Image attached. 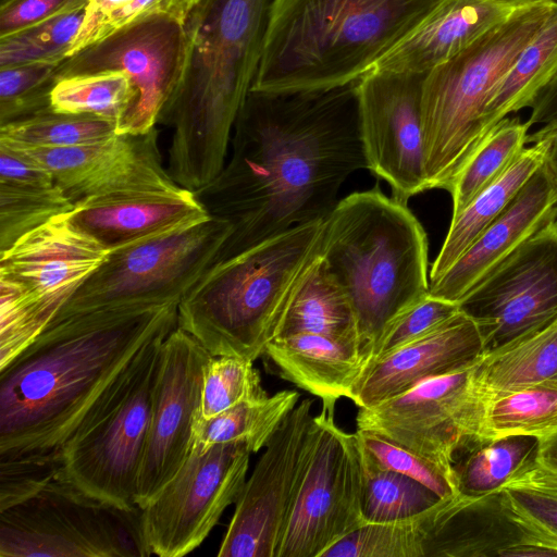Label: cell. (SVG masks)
I'll return each instance as SVG.
<instances>
[{"label":"cell","mask_w":557,"mask_h":557,"mask_svg":"<svg viewBox=\"0 0 557 557\" xmlns=\"http://www.w3.org/2000/svg\"><path fill=\"white\" fill-rule=\"evenodd\" d=\"M313 401L304 399L275 431L246 480L219 557H275L315 437Z\"/></svg>","instance_id":"5bb4252c"},{"label":"cell","mask_w":557,"mask_h":557,"mask_svg":"<svg viewBox=\"0 0 557 557\" xmlns=\"http://www.w3.org/2000/svg\"><path fill=\"white\" fill-rule=\"evenodd\" d=\"M102 519L114 557H148L143 528V509L139 506L122 508L102 503Z\"/></svg>","instance_id":"7dc6e473"},{"label":"cell","mask_w":557,"mask_h":557,"mask_svg":"<svg viewBox=\"0 0 557 557\" xmlns=\"http://www.w3.org/2000/svg\"><path fill=\"white\" fill-rule=\"evenodd\" d=\"M231 225L208 215L110 250L52 321L95 310L180 304L216 262Z\"/></svg>","instance_id":"9c48e42d"},{"label":"cell","mask_w":557,"mask_h":557,"mask_svg":"<svg viewBox=\"0 0 557 557\" xmlns=\"http://www.w3.org/2000/svg\"><path fill=\"white\" fill-rule=\"evenodd\" d=\"M474 362L426 379L373 406L359 408L357 429L377 433L412 449L458 484L456 455L476 445L483 418L471 383Z\"/></svg>","instance_id":"7c38bea8"},{"label":"cell","mask_w":557,"mask_h":557,"mask_svg":"<svg viewBox=\"0 0 557 557\" xmlns=\"http://www.w3.org/2000/svg\"><path fill=\"white\" fill-rule=\"evenodd\" d=\"M535 443L532 435H516L468 448L465 459L455 463L460 494L476 496L496 490L527 459Z\"/></svg>","instance_id":"f35d334b"},{"label":"cell","mask_w":557,"mask_h":557,"mask_svg":"<svg viewBox=\"0 0 557 557\" xmlns=\"http://www.w3.org/2000/svg\"><path fill=\"white\" fill-rule=\"evenodd\" d=\"M75 203L57 185L0 182V252Z\"/></svg>","instance_id":"d590c367"},{"label":"cell","mask_w":557,"mask_h":557,"mask_svg":"<svg viewBox=\"0 0 557 557\" xmlns=\"http://www.w3.org/2000/svg\"><path fill=\"white\" fill-rule=\"evenodd\" d=\"M440 0H274L251 89H330L359 81Z\"/></svg>","instance_id":"277c9868"},{"label":"cell","mask_w":557,"mask_h":557,"mask_svg":"<svg viewBox=\"0 0 557 557\" xmlns=\"http://www.w3.org/2000/svg\"><path fill=\"white\" fill-rule=\"evenodd\" d=\"M555 223H556V225H557V218L555 219Z\"/></svg>","instance_id":"11a10c76"},{"label":"cell","mask_w":557,"mask_h":557,"mask_svg":"<svg viewBox=\"0 0 557 557\" xmlns=\"http://www.w3.org/2000/svg\"><path fill=\"white\" fill-rule=\"evenodd\" d=\"M363 451L380 467L417 480L432 490L441 499L460 494L458 484L438 466L412 449L377 433L356 430Z\"/></svg>","instance_id":"b9f144b4"},{"label":"cell","mask_w":557,"mask_h":557,"mask_svg":"<svg viewBox=\"0 0 557 557\" xmlns=\"http://www.w3.org/2000/svg\"><path fill=\"white\" fill-rule=\"evenodd\" d=\"M208 215L196 194L181 186L90 196L65 214L109 250Z\"/></svg>","instance_id":"cb8c5ba5"},{"label":"cell","mask_w":557,"mask_h":557,"mask_svg":"<svg viewBox=\"0 0 557 557\" xmlns=\"http://www.w3.org/2000/svg\"><path fill=\"white\" fill-rule=\"evenodd\" d=\"M433 507L406 519L367 522L333 544L322 557H424Z\"/></svg>","instance_id":"e575fe53"},{"label":"cell","mask_w":557,"mask_h":557,"mask_svg":"<svg viewBox=\"0 0 557 557\" xmlns=\"http://www.w3.org/2000/svg\"><path fill=\"white\" fill-rule=\"evenodd\" d=\"M131 98V85L124 73L103 72L58 79L50 103L57 112L89 114L117 124Z\"/></svg>","instance_id":"74e56055"},{"label":"cell","mask_w":557,"mask_h":557,"mask_svg":"<svg viewBox=\"0 0 557 557\" xmlns=\"http://www.w3.org/2000/svg\"><path fill=\"white\" fill-rule=\"evenodd\" d=\"M532 453L496 490H510L557 500V421L532 432Z\"/></svg>","instance_id":"f6af8a7d"},{"label":"cell","mask_w":557,"mask_h":557,"mask_svg":"<svg viewBox=\"0 0 557 557\" xmlns=\"http://www.w3.org/2000/svg\"><path fill=\"white\" fill-rule=\"evenodd\" d=\"M549 144L548 137H542L524 148L496 181L451 216L448 232L429 273L430 284L453 265L546 162Z\"/></svg>","instance_id":"484cf974"},{"label":"cell","mask_w":557,"mask_h":557,"mask_svg":"<svg viewBox=\"0 0 557 557\" xmlns=\"http://www.w3.org/2000/svg\"><path fill=\"white\" fill-rule=\"evenodd\" d=\"M531 2L440 0L369 72L425 75Z\"/></svg>","instance_id":"603a6c76"},{"label":"cell","mask_w":557,"mask_h":557,"mask_svg":"<svg viewBox=\"0 0 557 557\" xmlns=\"http://www.w3.org/2000/svg\"><path fill=\"white\" fill-rule=\"evenodd\" d=\"M84 3L87 0H7L0 3V37Z\"/></svg>","instance_id":"c3c4849f"},{"label":"cell","mask_w":557,"mask_h":557,"mask_svg":"<svg viewBox=\"0 0 557 557\" xmlns=\"http://www.w3.org/2000/svg\"><path fill=\"white\" fill-rule=\"evenodd\" d=\"M198 2L199 0H161L156 12L165 13L185 22L189 12Z\"/></svg>","instance_id":"816d5d0a"},{"label":"cell","mask_w":557,"mask_h":557,"mask_svg":"<svg viewBox=\"0 0 557 557\" xmlns=\"http://www.w3.org/2000/svg\"><path fill=\"white\" fill-rule=\"evenodd\" d=\"M87 3L0 37V69L64 60L84 23Z\"/></svg>","instance_id":"8d00e7d4"},{"label":"cell","mask_w":557,"mask_h":557,"mask_svg":"<svg viewBox=\"0 0 557 557\" xmlns=\"http://www.w3.org/2000/svg\"><path fill=\"white\" fill-rule=\"evenodd\" d=\"M530 126L518 117L500 121L456 174L449 188L453 215L496 181L525 148Z\"/></svg>","instance_id":"4dcf8cb0"},{"label":"cell","mask_w":557,"mask_h":557,"mask_svg":"<svg viewBox=\"0 0 557 557\" xmlns=\"http://www.w3.org/2000/svg\"><path fill=\"white\" fill-rule=\"evenodd\" d=\"M458 305L476 324L483 352L557 320L555 221L523 243Z\"/></svg>","instance_id":"9a60e30c"},{"label":"cell","mask_w":557,"mask_h":557,"mask_svg":"<svg viewBox=\"0 0 557 557\" xmlns=\"http://www.w3.org/2000/svg\"><path fill=\"white\" fill-rule=\"evenodd\" d=\"M557 0L531 2L460 53L423 75L421 120L429 189H448L485 139L484 113L496 87Z\"/></svg>","instance_id":"52a82bcc"},{"label":"cell","mask_w":557,"mask_h":557,"mask_svg":"<svg viewBox=\"0 0 557 557\" xmlns=\"http://www.w3.org/2000/svg\"><path fill=\"white\" fill-rule=\"evenodd\" d=\"M102 503L60 474L0 510V557H114Z\"/></svg>","instance_id":"ac0fdd59"},{"label":"cell","mask_w":557,"mask_h":557,"mask_svg":"<svg viewBox=\"0 0 557 557\" xmlns=\"http://www.w3.org/2000/svg\"><path fill=\"white\" fill-rule=\"evenodd\" d=\"M297 333L360 341L352 305L327 273L321 255L295 288L277 336Z\"/></svg>","instance_id":"f1b7e54d"},{"label":"cell","mask_w":557,"mask_h":557,"mask_svg":"<svg viewBox=\"0 0 557 557\" xmlns=\"http://www.w3.org/2000/svg\"><path fill=\"white\" fill-rule=\"evenodd\" d=\"M173 330L159 333L138 350L59 450L62 476L103 503L137 506L161 345Z\"/></svg>","instance_id":"ba28073f"},{"label":"cell","mask_w":557,"mask_h":557,"mask_svg":"<svg viewBox=\"0 0 557 557\" xmlns=\"http://www.w3.org/2000/svg\"><path fill=\"white\" fill-rule=\"evenodd\" d=\"M251 451L243 443L193 447L173 478L143 509L150 554L180 557L197 548L247 480Z\"/></svg>","instance_id":"4fadbf2b"},{"label":"cell","mask_w":557,"mask_h":557,"mask_svg":"<svg viewBox=\"0 0 557 557\" xmlns=\"http://www.w3.org/2000/svg\"><path fill=\"white\" fill-rule=\"evenodd\" d=\"M62 61H38L0 69V126L51 108Z\"/></svg>","instance_id":"60d3db41"},{"label":"cell","mask_w":557,"mask_h":557,"mask_svg":"<svg viewBox=\"0 0 557 557\" xmlns=\"http://www.w3.org/2000/svg\"><path fill=\"white\" fill-rule=\"evenodd\" d=\"M557 218V184L546 162L507 208L434 283L432 296L458 304L523 243Z\"/></svg>","instance_id":"ffe728a7"},{"label":"cell","mask_w":557,"mask_h":557,"mask_svg":"<svg viewBox=\"0 0 557 557\" xmlns=\"http://www.w3.org/2000/svg\"><path fill=\"white\" fill-rule=\"evenodd\" d=\"M315 437L275 557H322L366 522L358 436L335 422L336 400H321Z\"/></svg>","instance_id":"30bf717a"},{"label":"cell","mask_w":557,"mask_h":557,"mask_svg":"<svg viewBox=\"0 0 557 557\" xmlns=\"http://www.w3.org/2000/svg\"><path fill=\"white\" fill-rule=\"evenodd\" d=\"M548 381H557V320L483 352L473 364L471 377L483 410L500 395Z\"/></svg>","instance_id":"4316f807"},{"label":"cell","mask_w":557,"mask_h":557,"mask_svg":"<svg viewBox=\"0 0 557 557\" xmlns=\"http://www.w3.org/2000/svg\"><path fill=\"white\" fill-rule=\"evenodd\" d=\"M161 0H87L84 23L69 51L73 55L135 18L153 13Z\"/></svg>","instance_id":"bcb514c9"},{"label":"cell","mask_w":557,"mask_h":557,"mask_svg":"<svg viewBox=\"0 0 557 557\" xmlns=\"http://www.w3.org/2000/svg\"><path fill=\"white\" fill-rule=\"evenodd\" d=\"M557 78V1L496 87L484 113L485 136L504 119L531 108Z\"/></svg>","instance_id":"83f0119b"},{"label":"cell","mask_w":557,"mask_h":557,"mask_svg":"<svg viewBox=\"0 0 557 557\" xmlns=\"http://www.w3.org/2000/svg\"><path fill=\"white\" fill-rule=\"evenodd\" d=\"M428 236L413 213L377 187L339 200L320 255L350 300L369 361L386 327L429 294Z\"/></svg>","instance_id":"5b68a950"},{"label":"cell","mask_w":557,"mask_h":557,"mask_svg":"<svg viewBox=\"0 0 557 557\" xmlns=\"http://www.w3.org/2000/svg\"><path fill=\"white\" fill-rule=\"evenodd\" d=\"M361 457L362 510L366 522L410 518L430 509L441 500L437 494L417 480L377 466L362 447Z\"/></svg>","instance_id":"d6a6232c"},{"label":"cell","mask_w":557,"mask_h":557,"mask_svg":"<svg viewBox=\"0 0 557 557\" xmlns=\"http://www.w3.org/2000/svg\"><path fill=\"white\" fill-rule=\"evenodd\" d=\"M186 46L182 21L161 12L148 13L66 57L58 66L57 81L103 72L124 73L132 98L116 124V134H144L156 127L181 82Z\"/></svg>","instance_id":"8fae6325"},{"label":"cell","mask_w":557,"mask_h":557,"mask_svg":"<svg viewBox=\"0 0 557 557\" xmlns=\"http://www.w3.org/2000/svg\"><path fill=\"white\" fill-rule=\"evenodd\" d=\"M460 311L459 305L430 293L398 315L375 343L369 363L442 325ZM368 363V364H369Z\"/></svg>","instance_id":"ee69618b"},{"label":"cell","mask_w":557,"mask_h":557,"mask_svg":"<svg viewBox=\"0 0 557 557\" xmlns=\"http://www.w3.org/2000/svg\"><path fill=\"white\" fill-rule=\"evenodd\" d=\"M524 1H539V0H524Z\"/></svg>","instance_id":"f5cc1de1"},{"label":"cell","mask_w":557,"mask_h":557,"mask_svg":"<svg viewBox=\"0 0 557 557\" xmlns=\"http://www.w3.org/2000/svg\"><path fill=\"white\" fill-rule=\"evenodd\" d=\"M283 379L321 398L352 399L369 358L359 339L297 333L272 339L265 352Z\"/></svg>","instance_id":"d4e9b609"},{"label":"cell","mask_w":557,"mask_h":557,"mask_svg":"<svg viewBox=\"0 0 557 557\" xmlns=\"http://www.w3.org/2000/svg\"><path fill=\"white\" fill-rule=\"evenodd\" d=\"M525 122L540 131L557 127V78L537 97Z\"/></svg>","instance_id":"681fc988"},{"label":"cell","mask_w":557,"mask_h":557,"mask_svg":"<svg viewBox=\"0 0 557 557\" xmlns=\"http://www.w3.org/2000/svg\"><path fill=\"white\" fill-rule=\"evenodd\" d=\"M300 394L285 389L272 396L245 400L193 424V447L205 451L215 444L243 443L251 454L267 446L284 419L299 403Z\"/></svg>","instance_id":"f546056e"},{"label":"cell","mask_w":557,"mask_h":557,"mask_svg":"<svg viewBox=\"0 0 557 557\" xmlns=\"http://www.w3.org/2000/svg\"><path fill=\"white\" fill-rule=\"evenodd\" d=\"M61 471L59 451L0 455V510L34 496Z\"/></svg>","instance_id":"7bdbcfd3"},{"label":"cell","mask_w":557,"mask_h":557,"mask_svg":"<svg viewBox=\"0 0 557 557\" xmlns=\"http://www.w3.org/2000/svg\"><path fill=\"white\" fill-rule=\"evenodd\" d=\"M557 421V381L500 395L484 406L476 444L529 435Z\"/></svg>","instance_id":"1f68e13d"},{"label":"cell","mask_w":557,"mask_h":557,"mask_svg":"<svg viewBox=\"0 0 557 557\" xmlns=\"http://www.w3.org/2000/svg\"><path fill=\"white\" fill-rule=\"evenodd\" d=\"M4 1H7V0H0V3L4 2Z\"/></svg>","instance_id":"db71d44e"},{"label":"cell","mask_w":557,"mask_h":557,"mask_svg":"<svg viewBox=\"0 0 557 557\" xmlns=\"http://www.w3.org/2000/svg\"><path fill=\"white\" fill-rule=\"evenodd\" d=\"M483 342L474 321L461 310L428 334L372 360L360 376L351 401L370 407L420 382L475 361Z\"/></svg>","instance_id":"7402d4cb"},{"label":"cell","mask_w":557,"mask_h":557,"mask_svg":"<svg viewBox=\"0 0 557 557\" xmlns=\"http://www.w3.org/2000/svg\"><path fill=\"white\" fill-rule=\"evenodd\" d=\"M357 85L249 91L230 160L195 193L210 215L232 227L216 262L334 210L343 183L367 169Z\"/></svg>","instance_id":"6da1fadb"},{"label":"cell","mask_w":557,"mask_h":557,"mask_svg":"<svg viewBox=\"0 0 557 557\" xmlns=\"http://www.w3.org/2000/svg\"><path fill=\"white\" fill-rule=\"evenodd\" d=\"M267 395L252 361L235 356H212L203 370L201 399L195 420L211 418L238 403Z\"/></svg>","instance_id":"ab89813d"},{"label":"cell","mask_w":557,"mask_h":557,"mask_svg":"<svg viewBox=\"0 0 557 557\" xmlns=\"http://www.w3.org/2000/svg\"><path fill=\"white\" fill-rule=\"evenodd\" d=\"M542 137H548L550 140L547 152L546 164L557 184V127L548 131L535 129L527 136V144H533Z\"/></svg>","instance_id":"f907efd6"},{"label":"cell","mask_w":557,"mask_h":557,"mask_svg":"<svg viewBox=\"0 0 557 557\" xmlns=\"http://www.w3.org/2000/svg\"><path fill=\"white\" fill-rule=\"evenodd\" d=\"M177 307H119L51 321L0 368V455L59 451L138 350L177 326Z\"/></svg>","instance_id":"7a4b0ae2"},{"label":"cell","mask_w":557,"mask_h":557,"mask_svg":"<svg viewBox=\"0 0 557 557\" xmlns=\"http://www.w3.org/2000/svg\"><path fill=\"white\" fill-rule=\"evenodd\" d=\"M324 224L296 225L214 263L180 301L177 326L214 357L255 362L277 336L295 288L320 255Z\"/></svg>","instance_id":"8992f818"},{"label":"cell","mask_w":557,"mask_h":557,"mask_svg":"<svg viewBox=\"0 0 557 557\" xmlns=\"http://www.w3.org/2000/svg\"><path fill=\"white\" fill-rule=\"evenodd\" d=\"M423 75L369 72L357 85L359 128L367 169L407 203L429 190L421 120Z\"/></svg>","instance_id":"2e32d148"},{"label":"cell","mask_w":557,"mask_h":557,"mask_svg":"<svg viewBox=\"0 0 557 557\" xmlns=\"http://www.w3.org/2000/svg\"><path fill=\"white\" fill-rule=\"evenodd\" d=\"M65 214L25 234L0 252V277L64 305L110 252Z\"/></svg>","instance_id":"44dd1931"},{"label":"cell","mask_w":557,"mask_h":557,"mask_svg":"<svg viewBox=\"0 0 557 557\" xmlns=\"http://www.w3.org/2000/svg\"><path fill=\"white\" fill-rule=\"evenodd\" d=\"M116 135V124L110 120L52 108L0 126V139L41 147L92 145Z\"/></svg>","instance_id":"836d02e7"},{"label":"cell","mask_w":557,"mask_h":557,"mask_svg":"<svg viewBox=\"0 0 557 557\" xmlns=\"http://www.w3.org/2000/svg\"><path fill=\"white\" fill-rule=\"evenodd\" d=\"M0 143L48 171L74 203L90 196L146 187L157 180L161 164L154 131L70 147Z\"/></svg>","instance_id":"d6986e66"},{"label":"cell","mask_w":557,"mask_h":557,"mask_svg":"<svg viewBox=\"0 0 557 557\" xmlns=\"http://www.w3.org/2000/svg\"><path fill=\"white\" fill-rule=\"evenodd\" d=\"M274 0H199L184 22L181 82L158 123L173 129L168 172L194 193L225 164L231 134L251 90Z\"/></svg>","instance_id":"3957f363"},{"label":"cell","mask_w":557,"mask_h":557,"mask_svg":"<svg viewBox=\"0 0 557 557\" xmlns=\"http://www.w3.org/2000/svg\"><path fill=\"white\" fill-rule=\"evenodd\" d=\"M212 355L176 326L163 341L135 503L144 508L173 478L193 448L203 370Z\"/></svg>","instance_id":"e0dca14e"}]
</instances>
